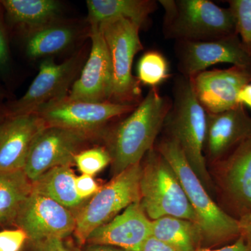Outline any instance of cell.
Segmentation results:
<instances>
[{
	"mask_svg": "<svg viewBox=\"0 0 251 251\" xmlns=\"http://www.w3.org/2000/svg\"><path fill=\"white\" fill-rule=\"evenodd\" d=\"M172 100L152 87L128 117L120 122L108 138L113 176L138 164L154 148L163 128Z\"/></svg>",
	"mask_w": 251,
	"mask_h": 251,
	"instance_id": "1",
	"label": "cell"
},
{
	"mask_svg": "<svg viewBox=\"0 0 251 251\" xmlns=\"http://www.w3.org/2000/svg\"><path fill=\"white\" fill-rule=\"evenodd\" d=\"M155 148L175 170L196 213L202 235V248L214 249L232 244L240 237L239 221L225 212L213 199L176 142L164 137Z\"/></svg>",
	"mask_w": 251,
	"mask_h": 251,
	"instance_id": "2",
	"label": "cell"
},
{
	"mask_svg": "<svg viewBox=\"0 0 251 251\" xmlns=\"http://www.w3.org/2000/svg\"><path fill=\"white\" fill-rule=\"evenodd\" d=\"M174 99L167 115L163 128L176 142L188 163L211 196H215L205 156L204 143L207 112L195 94L189 77L180 75L175 80Z\"/></svg>",
	"mask_w": 251,
	"mask_h": 251,
	"instance_id": "3",
	"label": "cell"
},
{
	"mask_svg": "<svg viewBox=\"0 0 251 251\" xmlns=\"http://www.w3.org/2000/svg\"><path fill=\"white\" fill-rule=\"evenodd\" d=\"M164 9L163 32L176 41L215 40L237 34L229 8L209 0H160ZM238 35V34H237Z\"/></svg>",
	"mask_w": 251,
	"mask_h": 251,
	"instance_id": "4",
	"label": "cell"
},
{
	"mask_svg": "<svg viewBox=\"0 0 251 251\" xmlns=\"http://www.w3.org/2000/svg\"><path fill=\"white\" fill-rule=\"evenodd\" d=\"M143 159L140 203L149 219L153 221L165 216H174L198 224L196 213L169 162L155 147Z\"/></svg>",
	"mask_w": 251,
	"mask_h": 251,
	"instance_id": "5",
	"label": "cell"
},
{
	"mask_svg": "<svg viewBox=\"0 0 251 251\" xmlns=\"http://www.w3.org/2000/svg\"><path fill=\"white\" fill-rule=\"evenodd\" d=\"M108 46L113 71L111 102L138 105L141 90L139 81L132 74L135 54L143 50L140 28L125 18L108 20L99 24Z\"/></svg>",
	"mask_w": 251,
	"mask_h": 251,
	"instance_id": "6",
	"label": "cell"
},
{
	"mask_svg": "<svg viewBox=\"0 0 251 251\" xmlns=\"http://www.w3.org/2000/svg\"><path fill=\"white\" fill-rule=\"evenodd\" d=\"M141 162L113 176L100 187L75 216V237L81 244L91 232L103 226L133 203L140 202Z\"/></svg>",
	"mask_w": 251,
	"mask_h": 251,
	"instance_id": "7",
	"label": "cell"
},
{
	"mask_svg": "<svg viewBox=\"0 0 251 251\" xmlns=\"http://www.w3.org/2000/svg\"><path fill=\"white\" fill-rule=\"evenodd\" d=\"M220 207L234 219L251 213V138L209 166Z\"/></svg>",
	"mask_w": 251,
	"mask_h": 251,
	"instance_id": "8",
	"label": "cell"
},
{
	"mask_svg": "<svg viewBox=\"0 0 251 251\" xmlns=\"http://www.w3.org/2000/svg\"><path fill=\"white\" fill-rule=\"evenodd\" d=\"M138 105L73 100L67 96L35 114L43 119L48 126L61 127L91 135L112 119L130 113Z\"/></svg>",
	"mask_w": 251,
	"mask_h": 251,
	"instance_id": "9",
	"label": "cell"
},
{
	"mask_svg": "<svg viewBox=\"0 0 251 251\" xmlns=\"http://www.w3.org/2000/svg\"><path fill=\"white\" fill-rule=\"evenodd\" d=\"M80 66L77 55L61 64L50 58L43 61L39 74L26 93L11 105L9 116L35 114L46 105L67 97Z\"/></svg>",
	"mask_w": 251,
	"mask_h": 251,
	"instance_id": "10",
	"label": "cell"
},
{
	"mask_svg": "<svg viewBox=\"0 0 251 251\" xmlns=\"http://www.w3.org/2000/svg\"><path fill=\"white\" fill-rule=\"evenodd\" d=\"M90 137L77 130L47 126L31 144L23 171L33 182L52 168L70 166Z\"/></svg>",
	"mask_w": 251,
	"mask_h": 251,
	"instance_id": "11",
	"label": "cell"
},
{
	"mask_svg": "<svg viewBox=\"0 0 251 251\" xmlns=\"http://www.w3.org/2000/svg\"><path fill=\"white\" fill-rule=\"evenodd\" d=\"M176 42L178 69L184 76H194L223 63L251 69V55L237 34L215 40Z\"/></svg>",
	"mask_w": 251,
	"mask_h": 251,
	"instance_id": "12",
	"label": "cell"
},
{
	"mask_svg": "<svg viewBox=\"0 0 251 251\" xmlns=\"http://www.w3.org/2000/svg\"><path fill=\"white\" fill-rule=\"evenodd\" d=\"M15 224L34 244L49 238L70 235L75 228V216L50 198L31 191L20 209Z\"/></svg>",
	"mask_w": 251,
	"mask_h": 251,
	"instance_id": "13",
	"label": "cell"
},
{
	"mask_svg": "<svg viewBox=\"0 0 251 251\" xmlns=\"http://www.w3.org/2000/svg\"><path fill=\"white\" fill-rule=\"evenodd\" d=\"M90 36V56L67 97L73 100L94 103L111 101L113 90L111 59L98 24L91 25Z\"/></svg>",
	"mask_w": 251,
	"mask_h": 251,
	"instance_id": "14",
	"label": "cell"
},
{
	"mask_svg": "<svg viewBox=\"0 0 251 251\" xmlns=\"http://www.w3.org/2000/svg\"><path fill=\"white\" fill-rule=\"evenodd\" d=\"M198 101L208 114L226 111L239 105L237 95L251 82V69L237 66L199 73L189 77Z\"/></svg>",
	"mask_w": 251,
	"mask_h": 251,
	"instance_id": "15",
	"label": "cell"
},
{
	"mask_svg": "<svg viewBox=\"0 0 251 251\" xmlns=\"http://www.w3.org/2000/svg\"><path fill=\"white\" fill-rule=\"evenodd\" d=\"M250 138L251 117L244 105L239 104L220 113H207L204 150L207 166L227 156Z\"/></svg>",
	"mask_w": 251,
	"mask_h": 251,
	"instance_id": "16",
	"label": "cell"
},
{
	"mask_svg": "<svg viewBox=\"0 0 251 251\" xmlns=\"http://www.w3.org/2000/svg\"><path fill=\"white\" fill-rule=\"evenodd\" d=\"M151 235V221L140 202H136L127 206L111 221L92 231L86 242L126 251H140L144 243Z\"/></svg>",
	"mask_w": 251,
	"mask_h": 251,
	"instance_id": "17",
	"label": "cell"
},
{
	"mask_svg": "<svg viewBox=\"0 0 251 251\" xmlns=\"http://www.w3.org/2000/svg\"><path fill=\"white\" fill-rule=\"evenodd\" d=\"M46 126L37 114L9 116L0 125V171L24 170L31 144Z\"/></svg>",
	"mask_w": 251,
	"mask_h": 251,
	"instance_id": "18",
	"label": "cell"
},
{
	"mask_svg": "<svg viewBox=\"0 0 251 251\" xmlns=\"http://www.w3.org/2000/svg\"><path fill=\"white\" fill-rule=\"evenodd\" d=\"M153 0H87L90 24H100L114 18L129 20L140 28L145 27L150 15L157 9Z\"/></svg>",
	"mask_w": 251,
	"mask_h": 251,
	"instance_id": "19",
	"label": "cell"
},
{
	"mask_svg": "<svg viewBox=\"0 0 251 251\" xmlns=\"http://www.w3.org/2000/svg\"><path fill=\"white\" fill-rule=\"evenodd\" d=\"M151 236L175 251H196L202 248V235L196 223L174 216L151 221Z\"/></svg>",
	"mask_w": 251,
	"mask_h": 251,
	"instance_id": "20",
	"label": "cell"
},
{
	"mask_svg": "<svg viewBox=\"0 0 251 251\" xmlns=\"http://www.w3.org/2000/svg\"><path fill=\"white\" fill-rule=\"evenodd\" d=\"M75 179L70 166L56 167L31 182L32 191L53 200L68 209H74L84 201L77 195Z\"/></svg>",
	"mask_w": 251,
	"mask_h": 251,
	"instance_id": "21",
	"label": "cell"
},
{
	"mask_svg": "<svg viewBox=\"0 0 251 251\" xmlns=\"http://www.w3.org/2000/svg\"><path fill=\"white\" fill-rule=\"evenodd\" d=\"M11 23L31 31L54 23L60 4L54 0H4L0 1Z\"/></svg>",
	"mask_w": 251,
	"mask_h": 251,
	"instance_id": "22",
	"label": "cell"
},
{
	"mask_svg": "<svg viewBox=\"0 0 251 251\" xmlns=\"http://www.w3.org/2000/svg\"><path fill=\"white\" fill-rule=\"evenodd\" d=\"M32 191L23 170L0 171V224H15L20 209Z\"/></svg>",
	"mask_w": 251,
	"mask_h": 251,
	"instance_id": "23",
	"label": "cell"
},
{
	"mask_svg": "<svg viewBox=\"0 0 251 251\" xmlns=\"http://www.w3.org/2000/svg\"><path fill=\"white\" fill-rule=\"evenodd\" d=\"M75 38L73 28L52 23L31 31L26 43V52L33 59L52 55L67 49Z\"/></svg>",
	"mask_w": 251,
	"mask_h": 251,
	"instance_id": "24",
	"label": "cell"
},
{
	"mask_svg": "<svg viewBox=\"0 0 251 251\" xmlns=\"http://www.w3.org/2000/svg\"><path fill=\"white\" fill-rule=\"evenodd\" d=\"M169 75V64L163 54L151 50L142 56L138 64L139 82L152 88L166 80Z\"/></svg>",
	"mask_w": 251,
	"mask_h": 251,
	"instance_id": "25",
	"label": "cell"
},
{
	"mask_svg": "<svg viewBox=\"0 0 251 251\" xmlns=\"http://www.w3.org/2000/svg\"><path fill=\"white\" fill-rule=\"evenodd\" d=\"M74 163L82 174L94 176L111 163V156L107 149L94 148L77 153Z\"/></svg>",
	"mask_w": 251,
	"mask_h": 251,
	"instance_id": "26",
	"label": "cell"
},
{
	"mask_svg": "<svg viewBox=\"0 0 251 251\" xmlns=\"http://www.w3.org/2000/svg\"><path fill=\"white\" fill-rule=\"evenodd\" d=\"M228 3L235 19L238 36L251 55V0H230Z\"/></svg>",
	"mask_w": 251,
	"mask_h": 251,
	"instance_id": "27",
	"label": "cell"
},
{
	"mask_svg": "<svg viewBox=\"0 0 251 251\" xmlns=\"http://www.w3.org/2000/svg\"><path fill=\"white\" fill-rule=\"evenodd\" d=\"M28 239L23 229H4L0 232V251H20Z\"/></svg>",
	"mask_w": 251,
	"mask_h": 251,
	"instance_id": "28",
	"label": "cell"
},
{
	"mask_svg": "<svg viewBox=\"0 0 251 251\" xmlns=\"http://www.w3.org/2000/svg\"><path fill=\"white\" fill-rule=\"evenodd\" d=\"M75 188L77 195L85 201L90 196H94L100 187H99L93 176L82 174L80 176H76Z\"/></svg>",
	"mask_w": 251,
	"mask_h": 251,
	"instance_id": "29",
	"label": "cell"
},
{
	"mask_svg": "<svg viewBox=\"0 0 251 251\" xmlns=\"http://www.w3.org/2000/svg\"><path fill=\"white\" fill-rule=\"evenodd\" d=\"M36 244L39 251H71L59 238H49Z\"/></svg>",
	"mask_w": 251,
	"mask_h": 251,
	"instance_id": "30",
	"label": "cell"
},
{
	"mask_svg": "<svg viewBox=\"0 0 251 251\" xmlns=\"http://www.w3.org/2000/svg\"><path fill=\"white\" fill-rule=\"evenodd\" d=\"M196 251H251V245L242 237L238 238L237 240L232 244L218 249H202Z\"/></svg>",
	"mask_w": 251,
	"mask_h": 251,
	"instance_id": "31",
	"label": "cell"
},
{
	"mask_svg": "<svg viewBox=\"0 0 251 251\" xmlns=\"http://www.w3.org/2000/svg\"><path fill=\"white\" fill-rule=\"evenodd\" d=\"M9 62V50L7 41L1 20H0V71L4 70Z\"/></svg>",
	"mask_w": 251,
	"mask_h": 251,
	"instance_id": "32",
	"label": "cell"
},
{
	"mask_svg": "<svg viewBox=\"0 0 251 251\" xmlns=\"http://www.w3.org/2000/svg\"><path fill=\"white\" fill-rule=\"evenodd\" d=\"M140 251H175L173 248L167 245L164 242L150 236L144 243Z\"/></svg>",
	"mask_w": 251,
	"mask_h": 251,
	"instance_id": "33",
	"label": "cell"
},
{
	"mask_svg": "<svg viewBox=\"0 0 251 251\" xmlns=\"http://www.w3.org/2000/svg\"><path fill=\"white\" fill-rule=\"evenodd\" d=\"M241 237L251 245V213L239 220Z\"/></svg>",
	"mask_w": 251,
	"mask_h": 251,
	"instance_id": "34",
	"label": "cell"
},
{
	"mask_svg": "<svg viewBox=\"0 0 251 251\" xmlns=\"http://www.w3.org/2000/svg\"><path fill=\"white\" fill-rule=\"evenodd\" d=\"M238 103L251 108V82L241 89L237 95Z\"/></svg>",
	"mask_w": 251,
	"mask_h": 251,
	"instance_id": "35",
	"label": "cell"
},
{
	"mask_svg": "<svg viewBox=\"0 0 251 251\" xmlns=\"http://www.w3.org/2000/svg\"><path fill=\"white\" fill-rule=\"evenodd\" d=\"M83 251H126L119 248L110 247V246L94 245L90 244Z\"/></svg>",
	"mask_w": 251,
	"mask_h": 251,
	"instance_id": "36",
	"label": "cell"
}]
</instances>
